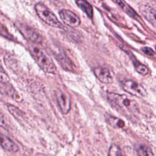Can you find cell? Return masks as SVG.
<instances>
[{
    "label": "cell",
    "instance_id": "14",
    "mask_svg": "<svg viewBox=\"0 0 156 156\" xmlns=\"http://www.w3.org/2000/svg\"><path fill=\"white\" fill-rule=\"evenodd\" d=\"M105 119L107 122L113 127L123 128L125 126V123L122 119L111 115L106 114Z\"/></svg>",
    "mask_w": 156,
    "mask_h": 156
},
{
    "label": "cell",
    "instance_id": "13",
    "mask_svg": "<svg viewBox=\"0 0 156 156\" xmlns=\"http://www.w3.org/2000/svg\"><path fill=\"white\" fill-rule=\"evenodd\" d=\"M76 4L77 6L84 12L86 13V15L89 17V18H92L93 16V7L88 2L86 1L83 0H79L76 1Z\"/></svg>",
    "mask_w": 156,
    "mask_h": 156
},
{
    "label": "cell",
    "instance_id": "6",
    "mask_svg": "<svg viewBox=\"0 0 156 156\" xmlns=\"http://www.w3.org/2000/svg\"><path fill=\"white\" fill-rule=\"evenodd\" d=\"M58 13L62 21L71 27H76L80 24V18L74 12L69 10L62 9Z\"/></svg>",
    "mask_w": 156,
    "mask_h": 156
},
{
    "label": "cell",
    "instance_id": "7",
    "mask_svg": "<svg viewBox=\"0 0 156 156\" xmlns=\"http://www.w3.org/2000/svg\"><path fill=\"white\" fill-rule=\"evenodd\" d=\"M55 99L58 107L63 114H67L71 109V100L67 94L60 90H57L55 93Z\"/></svg>",
    "mask_w": 156,
    "mask_h": 156
},
{
    "label": "cell",
    "instance_id": "15",
    "mask_svg": "<svg viewBox=\"0 0 156 156\" xmlns=\"http://www.w3.org/2000/svg\"><path fill=\"white\" fill-rule=\"evenodd\" d=\"M108 156H127L121 147L115 144L110 146L108 149Z\"/></svg>",
    "mask_w": 156,
    "mask_h": 156
},
{
    "label": "cell",
    "instance_id": "1",
    "mask_svg": "<svg viewBox=\"0 0 156 156\" xmlns=\"http://www.w3.org/2000/svg\"><path fill=\"white\" fill-rule=\"evenodd\" d=\"M109 104L120 113L126 116H132L138 112L136 102L125 94L109 92L107 94Z\"/></svg>",
    "mask_w": 156,
    "mask_h": 156
},
{
    "label": "cell",
    "instance_id": "21",
    "mask_svg": "<svg viewBox=\"0 0 156 156\" xmlns=\"http://www.w3.org/2000/svg\"><path fill=\"white\" fill-rule=\"evenodd\" d=\"M0 35L9 39H11L12 38V35L8 32L6 29L4 28V26L1 24H0Z\"/></svg>",
    "mask_w": 156,
    "mask_h": 156
},
{
    "label": "cell",
    "instance_id": "19",
    "mask_svg": "<svg viewBox=\"0 0 156 156\" xmlns=\"http://www.w3.org/2000/svg\"><path fill=\"white\" fill-rule=\"evenodd\" d=\"M10 81L9 76L5 72V71L0 66V82L3 83H8Z\"/></svg>",
    "mask_w": 156,
    "mask_h": 156
},
{
    "label": "cell",
    "instance_id": "5",
    "mask_svg": "<svg viewBox=\"0 0 156 156\" xmlns=\"http://www.w3.org/2000/svg\"><path fill=\"white\" fill-rule=\"evenodd\" d=\"M122 87L125 91L138 98L144 97L147 94L146 90L143 85L131 79L124 80Z\"/></svg>",
    "mask_w": 156,
    "mask_h": 156
},
{
    "label": "cell",
    "instance_id": "16",
    "mask_svg": "<svg viewBox=\"0 0 156 156\" xmlns=\"http://www.w3.org/2000/svg\"><path fill=\"white\" fill-rule=\"evenodd\" d=\"M133 66L135 68V70L140 74L146 76L149 74V69L144 65L141 63L138 60H133Z\"/></svg>",
    "mask_w": 156,
    "mask_h": 156
},
{
    "label": "cell",
    "instance_id": "9",
    "mask_svg": "<svg viewBox=\"0 0 156 156\" xmlns=\"http://www.w3.org/2000/svg\"><path fill=\"white\" fill-rule=\"evenodd\" d=\"M140 12L143 16L154 26H155V10L147 4L141 5L139 7Z\"/></svg>",
    "mask_w": 156,
    "mask_h": 156
},
{
    "label": "cell",
    "instance_id": "8",
    "mask_svg": "<svg viewBox=\"0 0 156 156\" xmlns=\"http://www.w3.org/2000/svg\"><path fill=\"white\" fill-rule=\"evenodd\" d=\"M93 71L95 76L102 83H111L113 82V77L108 69L104 67H96Z\"/></svg>",
    "mask_w": 156,
    "mask_h": 156
},
{
    "label": "cell",
    "instance_id": "18",
    "mask_svg": "<svg viewBox=\"0 0 156 156\" xmlns=\"http://www.w3.org/2000/svg\"><path fill=\"white\" fill-rule=\"evenodd\" d=\"M8 109L10 113L15 118H22L23 115V113L18 108L13 105H9Z\"/></svg>",
    "mask_w": 156,
    "mask_h": 156
},
{
    "label": "cell",
    "instance_id": "11",
    "mask_svg": "<svg viewBox=\"0 0 156 156\" xmlns=\"http://www.w3.org/2000/svg\"><path fill=\"white\" fill-rule=\"evenodd\" d=\"M55 58L63 69L69 71H73L74 70L73 63L64 52L57 54L55 55Z\"/></svg>",
    "mask_w": 156,
    "mask_h": 156
},
{
    "label": "cell",
    "instance_id": "4",
    "mask_svg": "<svg viewBox=\"0 0 156 156\" xmlns=\"http://www.w3.org/2000/svg\"><path fill=\"white\" fill-rule=\"evenodd\" d=\"M15 26L19 31L21 33V34L30 42L37 44L42 43V37L32 27L19 22L16 23Z\"/></svg>",
    "mask_w": 156,
    "mask_h": 156
},
{
    "label": "cell",
    "instance_id": "20",
    "mask_svg": "<svg viewBox=\"0 0 156 156\" xmlns=\"http://www.w3.org/2000/svg\"><path fill=\"white\" fill-rule=\"evenodd\" d=\"M7 122L5 115L0 110V127L7 129Z\"/></svg>",
    "mask_w": 156,
    "mask_h": 156
},
{
    "label": "cell",
    "instance_id": "10",
    "mask_svg": "<svg viewBox=\"0 0 156 156\" xmlns=\"http://www.w3.org/2000/svg\"><path fill=\"white\" fill-rule=\"evenodd\" d=\"M0 146L5 150L16 152L18 151V146L9 137L0 133Z\"/></svg>",
    "mask_w": 156,
    "mask_h": 156
},
{
    "label": "cell",
    "instance_id": "22",
    "mask_svg": "<svg viewBox=\"0 0 156 156\" xmlns=\"http://www.w3.org/2000/svg\"><path fill=\"white\" fill-rule=\"evenodd\" d=\"M141 51L146 54L149 56H154L155 55V52L152 49L149 47H144L141 48Z\"/></svg>",
    "mask_w": 156,
    "mask_h": 156
},
{
    "label": "cell",
    "instance_id": "12",
    "mask_svg": "<svg viewBox=\"0 0 156 156\" xmlns=\"http://www.w3.org/2000/svg\"><path fill=\"white\" fill-rule=\"evenodd\" d=\"M114 2L117 4L118 6L126 13H127L130 16L134 18L135 20H138L139 18L138 15L135 12V10L130 7L127 4L122 1H114Z\"/></svg>",
    "mask_w": 156,
    "mask_h": 156
},
{
    "label": "cell",
    "instance_id": "3",
    "mask_svg": "<svg viewBox=\"0 0 156 156\" xmlns=\"http://www.w3.org/2000/svg\"><path fill=\"white\" fill-rule=\"evenodd\" d=\"M35 10L38 16L48 25L55 28H64L57 16L44 4L38 2L35 5Z\"/></svg>",
    "mask_w": 156,
    "mask_h": 156
},
{
    "label": "cell",
    "instance_id": "2",
    "mask_svg": "<svg viewBox=\"0 0 156 156\" xmlns=\"http://www.w3.org/2000/svg\"><path fill=\"white\" fill-rule=\"evenodd\" d=\"M29 51L38 65L40 68L47 73L53 74L56 71V66L52 60L45 52L41 48L31 45L29 47Z\"/></svg>",
    "mask_w": 156,
    "mask_h": 156
},
{
    "label": "cell",
    "instance_id": "17",
    "mask_svg": "<svg viewBox=\"0 0 156 156\" xmlns=\"http://www.w3.org/2000/svg\"><path fill=\"white\" fill-rule=\"evenodd\" d=\"M136 152L138 156H154L151 149L145 145H140L136 149Z\"/></svg>",
    "mask_w": 156,
    "mask_h": 156
}]
</instances>
